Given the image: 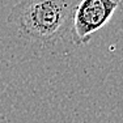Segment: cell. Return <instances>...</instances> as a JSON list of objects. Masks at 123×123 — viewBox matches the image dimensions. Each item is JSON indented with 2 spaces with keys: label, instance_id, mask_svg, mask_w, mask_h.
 <instances>
[{
  "label": "cell",
  "instance_id": "2",
  "mask_svg": "<svg viewBox=\"0 0 123 123\" xmlns=\"http://www.w3.org/2000/svg\"><path fill=\"white\" fill-rule=\"evenodd\" d=\"M123 0H77L72 18L71 38L76 46L86 45L111 20Z\"/></svg>",
  "mask_w": 123,
  "mask_h": 123
},
{
  "label": "cell",
  "instance_id": "1",
  "mask_svg": "<svg viewBox=\"0 0 123 123\" xmlns=\"http://www.w3.org/2000/svg\"><path fill=\"white\" fill-rule=\"evenodd\" d=\"M77 0H20L8 16V25L20 39L37 50H51L71 36Z\"/></svg>",
  "mask_w": 123,
  "mask_h": 123
}]
</instances>
